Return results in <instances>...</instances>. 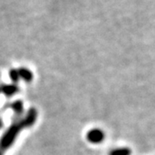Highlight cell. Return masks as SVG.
<instances>
[{"mask_svg":"<svg viewBox=\"0 0 155 155\" xmlns=\"http://www.w3.org/2000/svg\"><path fill=\"white\" fill-rule=\"evenodd\" d=\"M35 118L36 111L34 109H31L23 120H21L20 122L15 123L12 127H11V128L6 132L5 134L0 140V155L4 154L5 150L8 149V147L12 144L13 140L17 137L18 132L22 130L23 127L31 126L35 122Z\"/></svg>","mask_w":155,"mask_h":155,"instance_id":"cell-1","label":"cell"},{"mask_svg":"<svg viewBox=\"0 0 155 155\" xmlns=\"http://www.w3.org/2000/svg\"><path fill=\"white\" fill-rule=\"evenodd\" d=\"M12 108L15 111V113L17 114V116H19V115H21L22 111V103L20 102V101H17L12 104Z\"/></svg>","mask_w":155,"mask_h":155,"instance_id":"cell-6","label":"cell"},{"mask_svg":"<svg viewBox=\"0 0 155 155\" xmlns=\"http://www.w3.org/2000/svg\"><path fill=\"white\" fill-rule=\"evenodd\" d=\"M131 150L127 147H119L115 148L110 153V155H130Z\"/></svg>","mask_w":155,"mask_h":155,"instance_id":"cell-4","label":"cell"},{"mask_svg":"<svg viewBox=\"0 0 155 155\" xmlns=\"http://www.w3.org/2000/svg\"><path fill=\"white\" fill-rule=\"evenodd\" d=\"M10 77L11 78V79L15 82H17L18 79H20L19 78V73H18V70L17 69H13L10 72Z\"/></svg>","mask_w":155,"mask_h":155,"instance_id":"cell-7","label":"cell"},{"mask_svg":"<svg viewBox=\"0 0 155 155\" xmlns=\"http://www.w3.org/2000/svg\"><path fill=\"white\" fill-rule=\"evenodd\" d=\"M18 73H19V78H22V80L26 81V82H29L32 80L33 78V74L27 68H21L18 69Z\"/></svg>","mask_w":155,"mask_h":155,"instance_id":"cell-3","label":"cell"},{"mask_svg":"<svg viewBox=\"0 0 155 155\" xmlns=\"http://www.w3.org/2000/svg\"><path fill=\"white\" fill-rule=\"evenodd\" d=\"M86 137H87L89 142L93 143V144H98L104 140V133L98 128H94V129H91L86 134Z\"/></svg>","mask_w":155,"mask_h":155,"instance_id":"cell-2","label":"cell"},{"mask_svg":"<svg viewBox=\"0 0 155 155\" xmlns=\"http://www.w3.org/2000/svg\"><path fill=\"white\" fill-rule=\"evenodd\" d=\"M2 91L7 96H11L17 91V87L16 85H5L2 88Z\"/></svg>","mask_w":155,"mask_h":155,"instance_id":"cell-5","label":"cell"}]
</instances>
